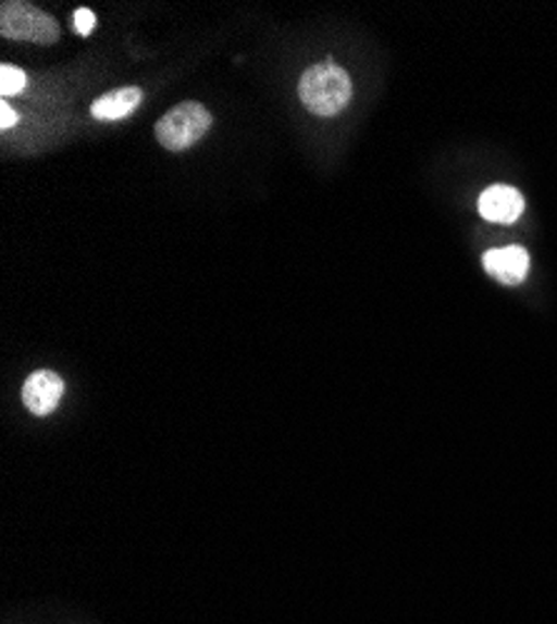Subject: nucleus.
Wrapping results in <instances>:
<instances>
[{
    "label": "nucleus",
    "mask_w": 557,
    "mask_h": 624,
    "mask_svg": "<svg viewBox=\"0 0 557 624\" xmlns=\"http://www.w3.org/2000/svg\"><path fill=\"white\" fill-rule=\"evenodd\" d=\"M300 100L310 113L315 115H337L352 98L350 75L333 61L318 63L302 73L298 83Z\"/></svg>",
    "instance_id": "nucleus-1"
},
{
    "label": "nucleus",
    "mask_w": 557,
    "mask_h": 624,
    "mask_svg": "<svg viewBox=\"0 0 557 624\" xmlns=\"http://www.w3.org/2000/svg\"><path fill=\"white\" fill-rule=\"evenodd\" d=\"M478 210L485 221L510 225L518 221L525 210V200L510 185H491L478 200Z\"/></svg>",
    "instance_id": "nucleus-6"
},
{
    "label": "nucleus",
    "mask_w": 557,
    "mask_h": 624,
    "mask_svg": "<svg viewBox=\"0 0 557 624\" xmlns=\"http://www.w3.org/2000/svg\"><path fill=\"white\" fill-rule=\"evenodd\" d=\"M140 100H143L140 88L128 86L98 98L96 103L90 105V113L92 117H98V121H123V117H128L135 108L140 105Z\"/></svg>",
    "instance_id": "nucleus-7"
},
{
    "label": "nucleus",
    "mask_w": 557,
    "mask_h": 624,
    "mask_svg": "<svg viewBox=\"0 0 557 624\" xmlns=\"http://www.w3.org/2000/svg\"><path fill=\"white\" fill-rule=\"evenodd\" d=\"M73 25L81 36H90L92 28H96V13H92L90 8H78L73 15Z\"/></svg>",
    "instance_id": "nucleus-9"
},
{
    "label": "nucleus",
    "mask_w": 557,
    "mask_h": 624,
    "mask_svg": "<svg viewBox=\"0 0 557 624\" xmlns=\"http://www.w3.org/2000/svg\"><path fill=\"white\" fill-rule=\"evenodd\" d=\"M25 88V73L15 65L0 67V92L3 96H18Z\"/></svg>",
    "instance_id": "nucleus-8"
},
{
    "label": "nucleus",
    "mask_w": 557,
    "mask_h": 624,
    "mask_svg": "<svg viewBox=\"0 0 557 624\" xmlns=\"http://www.w3.org/2000/svg\"><path fill=\"white\" fill-rule=\"evenodd\" d=\"M18 121H21V117H18V113L13 111L11 105L0 103V130H11Z\"/></svg>",
    "instance_id": "nucleus-10"
},
{
    "label": "nucleus",
    "mask_w": 557,
    "mask_h": 624,
    "mask_svg": "<svg viewBox=\"0 0 557 624\" xmlns=\"http://www.w3.org/2000/svg\"><path fill=\"white\" fill-rule=\"evenodd\" d=\"M63 379L61 375H55L53 370H38L33 373L23 385V402L33 415L44 417L50 415L58 408V402L63 398Z\"/></svg>",
    "instance_id": "nucleus-4"
},
{
    "label": "nucleus",
    "mask_w": 557,
    "mask_h": 624,
    "mask_svg": "<svg viewBox=\"0 0 557 624\" xmlns=\"http://www.w3.org/2000/svg\"><path fill=\"white\" fill-rule=\"evenodd\" d=\"M210 125H213V115L208 113V108L190 100L160 117L156 123V138L168 150H188L208 133Z\"/></svg>",
    "instance_id": "nucleus-2"
},
{
    "label": "nucleus",
    "mask_w": 557,
    "mask_h": 624,
    "mask_svg": "<svg viewBox=\"0 0 557 624\" xmlns=\"http://www.w3.org/2000/svg\"><path fill=\"white\" fill-rule=\"evenodd\" d=\"M483 265L487 275L495 277L503 285H520L530 273V255L525 248L508 246V248H493L485 252Z\"/></svg>",
    "instance_id": "nucleus-5"
},
{
    "label": "nucleus",
    "mask_w": 557,
    "mask_h": 624,
    "mask_svg": "<svg viewBox=\"0 0 557 624\" xmlns=\"http://www.w3.org/2000/svg\"><path fill=\"white\" fill-rule=\"evenodd\" d=\"M0 33L11 40H28V43L50 46L55 43L61 30L48 13L21 0H8L0 5Z\"/></svg>",
    "instance_id": "nucleus-3"
}]
</instances>
